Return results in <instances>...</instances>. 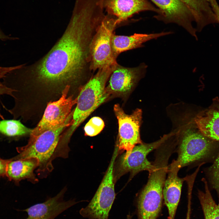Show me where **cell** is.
Instances as JSON below:
<instances>
[{
  "label": "cell",
  "instance_id": "1",
  "mask_svg": "<svg viewBox=\"0 0 219 219\" xmlns=\"http://www.w3.org/2000/svg\"><path fill=\"white\" fill-rule=\"evenodd\" d=\"M105 16L95 4H75L62 36L36 68L39 79L50 84L86 83L94 73L91 68V42Z\"/></svg>",
  "mask_w": 219,
  "mask_h": 219
},
{
  "label": "cell",
  "instance_id": "2",
  "mask_svg": "<svg viewBox=\"0 0 219 219\" xmlns=\"http://www.w3.org/2000/svg\"><path fill=\"white\" fill-rule=\"evenodd\" d=\"M115 64L98 70L80 89L73 112L72 124L63 134L66 141H69L75 130L94 111L110 99L106 87Z\"/></svg>",
  "mask_w": 219,
  "mask_h": 219
},
{
  "label": "cell",
  "instance_id": "3",
  "mask_svg": "<svg viewBox=\"0 0 219 219\" xmlns=\"http://www.w3.org/2000/svg\"><path fill=\"white\" fill-rule=\"evenodd\" d=\"M62 125L46 131L35 138L29 139L25 145L18 147L17 159L35 158L38 162L36 172L40 178H46L54 169L52 161L58 157L61 134L72 124V112Z\"/></svg>",
  "mask_w": 219,
  "mask_h": 219
},
{
  "label": "cell",
  "instance_id": "4",
  "mask_svg": "<svg viewBox=\"0 0 219 219\" xmlns=\"http://www.w3.org/2000/svg\"><path fill=\"white\" fill-rule=\"evenodd\" d=\"M118 153V148L115 147L108 169L97 191L88 205L79 211L83 217L88 219H108L115 197L114 166Z\"/></svg>",
  "mask_w": 219,
  "mask_h": 219
},
{
  "label": "cell",
  "instance_id": "5",
  "mask_svg": "<svg viewBox=\"0 0 219 219\" xmlns=\"http://www.w3.org/2000/svg\"><path fill=\"white\" fill-rule=\"evenodd\" d=\"M119 24L116 19L106 14L92 40L90 48L91 68L97 70L113 65L117 62L114 57L111 47V38Z\"/></svg>",
  "mask_w": 219,
  "mask_h": 219
},
{
  "label": "cell",
  "instance_id": "6",
  "mask_svg": "<svg viewBox=\"0 0 219 219\" xmlns=\"http://www.w3.org/2000/svg\"><path fill=\"white\" fill-rule=\"evenodd\" d=\"M212 147V142L199 130L186 129L177 139L175 152L178 157L173 161L180 169L205 157Z\"/></svg>",
  "mask_w": 219,
  "mask_h": 219
},
{
  "label": "cell",
  "instance_id": "7",
  "mask_svg": "<svg viewBox=\"0 0 219 219\" xmlns=\"http://www.w3.org/2000/svg\"><path fill=\"white\" fill-rule=\"evenodd\" d=\"M70 87V85H67L58 100L48 103L42 118L33 129L29 139H33L46 131L57 128L66 121L73 106L77 101V97L74 99L72 96L67 97Z\"/></svg>",
  "mask_w": 219,
  "mask_h": 219
},
{
  "label": "cell",
  "instance_id": "8",
  "mask_svg": "<svg viewBox=\"0 0 219 219\" xmlns=\"http://www.w3.org/2000/svg\"><path fill=\"white\" fill-rule=\"evenodd\" d=\"M147 68V66L144 63L132 68L116 63L106 87L110 99L119 97L126 99L138 82L145 75Z\"/></svg>",
  "mask_w": 219,
  "mask_h": 219
},
{
  "label": "cell",
  "instance_id": "9",
  "mask_svg": "<svg viewBox=\"0 0 219 219\" xmlns=\"http://www.w3.org/2000/svg\"><path fill=\"white\" fill-rule=\"evenodd\" d=\"M169 136L166 135L159 140L150 143H142L136 145L131 150L126 151L119 158L116 178H119L128 172L134 176L143 171H147L149 172L151 171L153 165L147 159V155L156 150Z\"/></svg>",
  "mask_w": 219,
  "mask_h": 219
},
{
  "label": "cell",
  "instance_id": "10",
  "mask_svg": "<svg viewBox=\"0 0 219 219\" xmlns=\"http://www.w3.org/2000/svg\"><path fill=\"white\" fill-rule=\"evenodd\" d=\"M113 110L118 124L116 144L119 151H129L142 143L140 133L142 118L141 109H137L131 114H128L119 104H116Z\"/></svg>",
  "mask_w": 219,
  "mask_h": 219
},
{
  "label": "cell",
  "instance_id": "11",
  "mask_svg": "<svg viewBox=\"0 0 219 219\" xmlns=\"http://www.w3.org/2000/svg\"><path fill=\"white\" fill-rule=\"evenodd\" d=\"M161 11L154 17L165 23H173L182 26L196 39V29L193 26L195 21L189 9L181 0H151Z\"/></svg>",
  "mask_w": 219,
  "mask_h": 219
},
{
  "label": "cell",
  "instance_id": "12",
  "mask_svg": "<svg viewBox=\"0 0 219 219\" xmlns=\"http://www.w3.org/2000/svg\"><path fill=\"white\" fill-rule=\"evenodd\" d=\"M103 7L106 14L116 18L119 25L141 12L151 11L158 15L162 13L148 0H104Z\"/></svg>",
  "mask_w": 219,
  "mask_h": 219
},
{
  "label": "cell",
  "instance_id": "13",
  "mask_svg": "<svg viewBox=\"0 0 219 219\" xmlns=\"http://www.w3.org/2000/svg\"><path fill=\"white\" fill-rule=\"evenodd\" d=\"M66 187L55 196L50 198L43 203L34 205L22 211L26 212L28 217L25 219H54L63 212L76 204L74 200L65 201Z\"/></svg>",
  "mask_w": 219,
  "mask_h": 219
},
{
  "label": "cell",
  "instance_id": "14",
  "mask_svg": "<svg viewBox=\"0 0 219 219\" xmlns=\"http://www.w3.org/2000/svg\"><path fill=\"white\" fill-rule=\"evenodd\" d=\"M179 170L173 161L168 166V176L163 189V199L167 209L169 219H175L182 185L188 178V176L184 178L178 176Z\"/></svg>",
  "mask_w": 219,
  "mask_h": 219
},
{
  "label": "cell",
  "instance_id": "15",
  "mask_svg": "<svg viewBox=\"0 0 219 219\" xmlns=\"http://www.w3.org/2000/svg\"><path fill=\"white\" fill-rule=\"evenodd\" d=\"M172 33L166 32L149 34L135 33L129 36L116 35L113 33L111 41L113 55L116 59L122 52L143 47V44L148 41Z\"/></svg>",
  "mask_w": 219,
  "mask_h": 219
},
{
  "label": "cell",
  "instance_id": "16",
  "mask_svg": "<svg viewBox=\"0 0 219 219\" xmlns=\"http://www.w3.org/2000/svg\"><path fill=\"white\" fill-rule=\"evenodd\" d=\"M38 165V162L35 158L9 159L6 171V177L9 180L17 184L23 179H27L32 183L38 182V179L34 172Z\"/></svg>",
  "mask_w": 219,
  "mask_h": 219
},
{
  "label": "cell",
  "instance_id": "17",
  "mask_svg": "<svg viewBox=\"0 0 219 219\" xmlns=\"http://www.w3.org/2000/svg\"><path fill=\"white\" fill-rule=\"evenodd\" d=\"M199 131L209 139L219 141V105H213L195 119Z\"/></svg>",
  "mask_w": 219,
  "mask_h": 219
},
{
  "label": "cell",
  "instance_id": "18",
  "mask_svg": "<svg viewBox=\"0 0 219 219\" xmlns=\"http://www.w3.org/2000/svg\"><path fill=\"white\" fill-rule=\"evenodd\" d=\"M189 9L200 32L206 26L217 23L216 17L207 0H181Z\"/></svg>",
  "mask_w": 219,
  "mask_h": 219
},
{
  "label": "cell",
  "instance_id": "19",
  "mask_svg": "<svg viewBox=\"0 0 219 219\" xmlns=\"http://www.w3.org/2000/svg\"><path fill=\"white\" fill-rule=\"evenodd\" d=\"M203 181L205 184V190H199L198 196L204 219H219V203L217 204L214 200L205 179Z\"/></svg>",
  "mask_w": 219,
  "mask_h": 219
},
{
  "label": "cell",
  "instance_id": "20",
  "mask_svg": "<svg viewBox=\"0 0 219 219\" xmlns=\"http://www.w3.org/2000/svg\"><path fill=\"white\" fill-rule=\"evenodd\" d=\"M32 130L23 124L20 120H0V135L6 137L13 138L30 135Z\"/></svg>",
  "mask_w": 219,
  "mask_h": 219
},
{
  "label": "cell",
  "instance_id": "21",
  "mask_svg": "<svg viewBox=\"0 0 219 219\" xmlns=\"http://www.w3.org/2000/svg\"><path fill=\"white\" fill-rule=\"evenodd\" d=\"M104 126V122L102 118L98 116H94L85 126V135L90 137L95 136L102 130Z\"/></svg>",
  "mask_w": 219,
  "mask_h": 219
},
{
  "label": "cell",
  "instance_id": "22",
  "mask_svg": "<svg viewBox=\"0 0 219 219\" xmlns=\"http://www.w3.org/2000/svg\"><path fill=\"white\" fill-rule=\"evenodd\" d=\"M20 66H15L9 67H0V109L1 106H2L4 108L5 106L2 104L1 98L3 96L6 95L12 97L13 91L11 89L5 85L3 82H2L1 80L4 78L7 75L11 73L12 71L19 68ZM0 117L3 119V116L0 113Z\"/></svg>",
  "mask_w": 219,
  "mask_h": 219
},
{
  "label": "cell",
  "instance_id": "23",
  "mask_svg": "<svg viewBox=\"0 0 219 219\" xmlns=\"http://www.w3.org/2000/svg\"><path fill=\"white\" fill-rule=\"evenodd\" d=\"M9 159H4L0 157V177H6V168Z\"/></svg>",
  "mask_w": 219,
  "mask_h": 219
},
{
  "label": "cell",
  "instance_id": "24",
  "mask_svg": "<svg viewBox=\"0 0 219 219\" xmlns=\"http://www.w3.org/2000/svg\"><path fill=\"white\" fill-rule=\"evenodd\" d=\"M212 10L216 17L218 23H219V5L215 4L212 7Z\"/></svg>",
  "mask_w": 219,
  "mask_h": 219
},
{
  "label": "cell",
  "instance_id": "25",
  "mask_svg": "<svg viewBox=\"0 0 219 219\" xmlns=\"http://www.w3.org/2000/svg\"><path fill=\"white\" fill-rule=\"evenodd\" d=\"M9 38L8 36L4 34L2 31L0 30V40H5Z\"/></svg>",
  "mask_w": 219,
  "mask_h": 219
}]
</instances>
